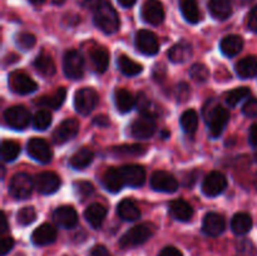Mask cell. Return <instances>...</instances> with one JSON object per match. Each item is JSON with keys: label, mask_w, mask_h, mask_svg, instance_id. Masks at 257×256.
I'll list each match as a JSON object with an SVG mask.
<instances>
[{"label": "cell", "mask_w": 257, "mask_h": 256, "mask_svg": "<svg viewBox=\"0 0 257 256\" xmlns=\"http://www.w3.org/2000/svg\"><path fill=\"white\" fill-rule=\"evenodd\" d=\"M93 20L97 28H99L105 34H114L119 28V18L117 12L107 0H100L97 3L93 13Z\"/></svg>", "instance_id": "1"}, {"label": "cell", "mask_w": 257, "mask_h": 256, "mask_svg": "<svg viewBox=\"0 0 257 256\" xmlns=\"http://www.w3.org/2000/svg\"><path fill=\"white\" fill-rule=\"evenodd\" d=\"M211 108L206 104L203 108V115H205L206 123L208 125L210 136L212 138H218L223 133L226 124L230 119V113L222 105L217 104L213 99H210Z\"/></svg>", "instance_id": "2"}, {"label": "cell", "mask_w": 257, "mask_h": 256, "mask_svg": "<svg viewBox=\"0 0 257 256\" xmlns=\"http://www.w3.org/2000/svg\"><path fill=\"white\" fill-rule=\"evenodd\" d=\"M153 232H155V228L151 223H141L128 230L120 237L119 246L122 248H130L142 245L152 237Z\"/></svg>", "instance_id": "3"}, {"label": "cell", "mask_w": 257, "mask_h": 256, "mask_svg": "<svg viewBox=\"0 0 257 256\" xmlns=\"http://www.w3.org/2000/svg\"><path fill=\"white\" fill-rule=\"evenodd\" d=\"M34 180L28 173H17L13 176L9 185V192L17 200H27L34 188Z\"/></svg>", "instance_id": "4"}, {"label": "cell", "mask_w": 257, "mask_h": 256, "mask_svg": "<svg viewBox=\"0 0 257 256\" xmlns=\"http://www.w3.org/2000/svg\"><path fill=\"white\" fill-rule=\"evenodd\" d=\"M63 69L69 79H80L84 74V58L78 50H68L63 59Z\"/></svg>", "instance_id": "5"}, {"label": "cell", "mask_w": 257, "mask_h": 256, "mask_svg": "<svg viewBox=\"0 0 257 256\" xmlns=\"http://www.w3.org/2000/svg\"><path fill=\"white\" fill-rule=\"evenodd\" d=\"M98 104V93L93 88H82L74 95V107L79 114L88 115Z\"/></svg>", "instance_id": "6"}, {"label": "cell", "mask_w": 257, "mask_h": 256, "mask_svg": "<svg viewBox=\"0 0 257 256\" xmlns=\"http://www.w3.org/2000/svg\"><path fill=\"white\" fill-rule=\"evenodd\" d=\"M30 112L24 105H14L5 110L4 120L10 128L24 130L30 123Z\"/></svg>", "instance_id": "7"}, {"label": "cell", "mask_w": 257, "mask_h": 256, "mask_svg": "<svg viewBox=\"0 0 257 256\" xmlns=\"http://www.w3.org/2000/svg\"><path fill=\"white\" fill-rule=\"evenodd\" d=\"M156 128H157V124L153 115L141 114V117L133 120L131 124V133L133 137L138 140H148L155 135Z\"/></svg>", "instance_id": "8"}, {"label": "cell", "mask_w": 257, "mask_h": 256, "mask_svg": "<svg viewBox=\"0 0 257 256\" xmlns=\"http://www.w3.org/2000/svg\"><path fill=\"white\" fill-rule=\"evenodd\" d=\"M9 87L14 93L27 95L38 89V84L23 72H13L9 74Z\"/></svg>", "instance_id": "9"}, {"label": "cell", "mask_w": 257, "mask_h": 256, "mask_svg": "<svg viewBox=\"0 0 257 256\" xmlns=\"http://www.w3.org/2000/svg\"><path fill=\"white\" fill-rule=\"evenodd\" d=\"M28 155L40 163H49L53 158V151L48 142L43 138L34 137L28 142Z\"/></svg>", "instance_id": "10"}, {"label": "cell", "mask_w": 257, "mask_h": 256, "mask_svg": "<svg viewBox=\"0 0 257 256\" xmlns=\"http://www.w3.org/2000/svg\"><path fill=\"white\" fill-rule=\"evenodd\" d=\"M60 177L54 172H42L38 173L34 178V186L38 190V192L43 195H52L57 192L60 187Z\"/></svg>", "instance_id": "11"}, {"label": "cell", "mask_w": 257, "mask_h": 256, "mask_svg": "<svg viewBox=\"0 0 257 256\" xmlns=\"http://www.w3.org/2000/svg\"><path fill=\"white\" fill-rule=\"evenodd\" d=\"M136 47H137L138 52L142 53V54L148 55H156L160 49V44H158V40L156 38V35L153 34L150 30H140L136 34Z\"/></svg>", "instance_id": "12"}, {"label": "cell", "mask_w": 257, "mask_h": 256, "mask_svg": "<svg viewBox=\"0 0 257 256\" xmlns=\"http://www.w3.org/2000/svg\"><path fill=\"white\" fill-rule=\"evenodd\" d=\"M79 123L77 119H65L53 132V142L55 145H64L78 135Z\"/></svg>", "instance_id": "13"}, {"label": "cell", "mask_w": 257, "mask_h": 256, "mask_svg": "<svg viewBox=\"0 0 257 256\" xmlns=\"http://www.w3.org/2000/svg\"><path fill=\"white\" fill-rule=\"evenodd\" d=\"M141 14L142 19L151 25H160L165 20V9L160 0H146Z\"/></svg>", "instance_id": "14"}, {"label": "cell", "mask_w": 257, "mask_h": 256, "mask_svg": "<svg viewBox=\"0 0 257 256\" xmlns=\"http://www.w3.org/2000/svg\"><path fill=\"white\" fill-rule=\"evenodd\" d=\"M227 187V180L221 172H211L206 176L202 183V191L208 197H216L221 195Z\"/></svg>", "instance_id": "15"}, {"label": "cell", "mask_w": 257, "mask_h": 256, "mask_svg": "<svg viewBox=\"0 0 257 256\" xmlns=\"http://www.w3.org/2000/svg\"><path fill=\"white\" fill-rule=\"evenodd\" d=\"M178 182L171 173L165 171H156L151 177V187L158 192L172 193L178 190Z\"/></svg>", "instance_id": "16"}, {"label": "cell", "mask_w": 257, "mask_h": 256, "mask_svg": "<svg viewBox=\"0 0 257 256\" xmlns=\"http://www.w3.org/2000/svg\"><path fill=\"white\" fill-rule=\"evenodd\" d=\"M123 182L125 186L132 188H138L143 186L146 180V171L140 165H125L119 168Z\"/></svg>", "instance_id": "17"}, {"label": "cell", "mask_w": 257, "mask_h": 256, "mask_svg": "<svg viewBox=\"0 0 257 256\" xmlns=\"http://www.w3.org/2000/svg\"><path fill=\"white\" fill-rule=\"evenodd\" d=\"M53 220L59 227L73 228L78 223V213L72 206H59L53 212Z\"/></svg>", "instance_id": "18"}, {"label": "cell", "mask_w": 257, "mask_h": 256, "mask_svg": "<svg viewBox=\"0 0 257 256\" xmlns=\"http://www.w3.org/2000/svg\"><path fill=\"white\" fill-rule=\"evenodd\" d=\"M225 218L220 213L210 212L203 218L202 231L203 233H206L207 236H211V237H217V236H220L225 231Z\"/></svg>", "instance_id": "19"}, {"label": "cell", "mask_w": 257, "mask_h": 256, "mask_svg": "<svg viewBox=\"0 0 257 256\" xmlns=\"http://www.w3.org/2000/svg\"><path fill=\"white\" fill-rule=\"evenodd\" d=\"M57 240V230L49 223H43L32 233V241L37 246H47Z\"/></svg>", "instance_id": "20"}, {"label": "cell", "mask_w": 257, "mask_h": 256, "mask_svg": "<svg viewBox=\"0 0 257 256\" xmlns=\"http://www.w3.org/2000/svg\"><path fill=\"white\" fill-rule=\"evenodd\" d=\"M192 45L186 40L177 43L173 45L170 50H168V58L172 63L180 64V63H185L192 57Z\"/></svg>", "instance_id": "21"}, {"label": "cell", "mask_w": 257, "mask_h": 256, "mask_svg": "<svg viewBox=\"0 0 257 256\" xmlns=\"http://www.w3.org/2000/svg\"><path fill=\"white\" fill-rule=\"evenodd\" d=\"M243 48V39L240 37V35H227V37L223 38L221 40L220 49L222 52L223 55L228 58L236 57L238 53H241Z\"/></svg>", "instance_id": "22"}, {"label": "cell", "mask_w": 257, "mask_h": 256, "mask_svg": "<svg viewBox=\"0 0 257 256\" xmlns=\"http://www.w3.org/2000/svg\"><path fill=\"white\" fill-rule=\"evenodd\" d=\"M105 216H107V210L100 203H92L84 212V217L87 222L95 230L102 227Z\"/></svg>", "instance_id": "23"}, {"label": "cell", "mask_w": 257, "mask_h": 256, "mask_svg": "<svg viewBox=\"0 0 257 256\" xmlns=\"http://www.w3.org/2000/svg\"><path fill=\"white\" fill-rule=\"evenodd\" d=\"M102 183L105 190L112 193L119 192L123 186H124L120 171L117 170V168H108L105 171L104 176H103Z\"/></svg>", "instance_id": "24"}, {"label": "cell", "mask_w": 257, "mask_h": 256, "mask_svg": "<svg viewBox=\"0 0 257 256\" xmlns=\"http://www.w3.org/2000/svg\"><path fill=\"white\" fill-rule=\"evenodd\" d=\"M208 10L215 19L226 20L232 15V4L231 0H210Z\"/></svg>", "instance_id": "25"}, {"label": "cell", "mask_w": 257, "mask_h": 256, "mask_svg": "<svg viewBox=\"0 0 257 256\" xmlns=\"http://www.w3.org/2000/svg\"><path fill=\"white\" fill-rule=\"evenodd\" d=\"M170 212L177 221L187 222L192 218L193 208L185 200H175L170 203Z\"/></svg>", "instance_id": "26"}, {"label": "cell", "mask_w": 257, "mask_h": 256, "mask_svg": "<svg viewBox=\"0 0 257 256\" xmlns=\"http://www.w3.org/2000/svg\"><path fill=\"white\" fill-rule=\"evenodd\" d=\"M114 103L120 113H128L136 105V98L133 97L130 90L124 89V88H118L114 90Z\"/></svg>", "instance_id": "27"}, {"label": "cell", "mask_w": 257, "mask_h": 256, "mask_svg": "<svg viewBox=\"0 0 257 256\" xmlns=\"http://www.w3.org/2000/svg\"><path fill=\"white\" fill-rule=\"evenodd\" d=\"M236 73L242 79H250L257 74V57L248 55L236 64Z\"/></svg>", "instance_id": "28"}, {"label": "cell", "mask_w": 257, "mask_h": 256, "mask_svg": "<svg viewBox=\"0 0 257 256\" xmlns=\"http://www.w3.org/2000/svg\"><path fill=\"white\" fill-rule=\"evenodd\" d=\"M118 216L124 221H136L141 217V211L138 206L130 198H124L118 203Z\"/></svg>", "instance_id": "29"}, {"label": "cell", "mask_w": 257, "mask_h": 256, "mask_svg": "<svg viewBox=\"0 0 257 256\" xmlns=\"http://www.w3.org/2000/svg\"><path fill=\"white\" fill-rule=\"evenodd\" d=\"M93 158H94L93 151L87 147H82L70 157L69 165L74 170H84L85 167H88L93 162Z\"/></svg>", "instance_id": "30"}, {"label": "cell", "mask_w": 257, "mask_h": 256, "mask_svg": "<svg viewBox=\"0 0 257 256\" xmlns=\"http://www.w3.org/2000/svg\"><path fill=\"white\" fill-rule=\"evenodd\" d=\"M231 228L236 235H246L252 228V218L246 212L236 213L231 220Z\"/></svg>", "instance_id": "31"}, {"label": "cell", "mask_w": 257, "mask_h": 256, "mask_svg": "<svg viewBox=\"0 0 257 256\" xmlns=\"http://www.w3.org/2000/svg\"><path fill=\"white\" fill-rule=\"evenodd\" d=\"M89 55L95 72L104 73L109 64V54H108L107 49L103 47H97L89 53Z\"/></svg>", "instance_id": "32"}, {"label": "cell", "mask_w": 257, "mask_h": 256, "mask_svg": "<svg viewBox=\"0 0 257 256\" xmlns=\"http://www.w3.org/2000/svg\"><path fill=\"white\" fill-rule=\"evenodd\" d=\"M65 97H67V90L65 88L60 87L58 88L57 92L52 95H44L40 99H38L37 104L40 107H47L52 108V109H58V108L62 107V104L64 103Z\"/></svg>", "instance_id": "33"}, {"label": "cell", "mask_w": 257, "mask_h": 256, "mask_svg": "<svg viewBox=\"0 0 257 256\" xmlns=\"http://www.w3.org/2000/svg\"><path fill=\"white\" fill-rule=\"evenodd\" d=\"M34 68L39 74L44 77H52L55 74L54 60L47 53H40L34 60Z\"/></svg>", "instance_id": "34"}, {"label": "cell", "mask_w": 257, "mask_h": 256, "mask_svg": "<svg viewBox=\"0 0 257 256\" xmlns=\"http://www.w3.org/2000/svg\"><path fill=\"white\" fill-rule=\"evenodd\" d=\"M180 9L183 18L191 24L200 22V9L196 0H180Z\"/></svg>", "instance_id": "35"}, {"label": "cell", "mask_w": 257, "mask_h": 256, "mask_svg": "<svg viewBox=\"0 0 257 256\" xmlns=\"http://www.w3.org/2000/svg\"><path fill=\"white\" fill-rule=\"evenodd\" d=\"M117 64L120 72H122L124 75H127V77H136V75L141 74L143 70V67L140 64V63L132 60L125 54H122L118 57Z\"/></svg>", "instance_id": "36"}, {"label": "cell", "mask_w": 257, "mask_h": 256, "mask_svg": "<svg viewBox=\"0 0 257 256\" xmlns=\"http://www.w3.org/2000/svg\"><path fill=\"white\" fill-rule=\"evenodd\" d=\"M181 125H182L183 131L188 135H193L197 131L198 127V115L195 109H188L182 113L181 115Z\"/></svg>", "instance_id": "37"}, {"label": "cell", "mask_w": 257, "mask_h": 256, "mask_svg": "<svg viewBox=\"0 0 257 256\" xmlns=\"http://www.w3.org/2000/svg\"><path fill=\"white\" fill-rule=\"evenodd\" d=\"M52 114H50L49 110L47 109H40L33 117V127L38 131H45L47 128L50 127L52 124Z\"/></svg>", "instance_id": "38"}, {"label": "cell", "mask_w": 257, "mask_h": 256, "mask_svg": "<svg viewBox=\"0 0 257 256\" xmlns=\"http://www.w3.org/2000/svg\"><path fill=\"white\" fill-rule=\"evenodd\" d=\"M20 146L14 141H3L2 143V158L5 162H12L19 156Z\"/></svg>", "instance_id": "39"}, {"label": "cell", "mask_w": 257, "mask_h": 256, "mask_svg": "<svg viewBox=\"0 0 257 256\" xmlns=\"http://www.w3.org/2000/svg\"><path fill=\"white\" fill-rule=\"evenodd\" d=\"M248 95H250V89H248L247 87H238L226 94V103H227L231 108H233L236 107L241 100L245 99L246 97H248Z\"/></svg>", "instance_id": "40"}, {"label": "cell", "mask_w": 257, "mask_h": 256, "mask_svg": "<svg viewBox=\"0 0 257 256\" xmlns=\"http://www.w3.org/2000/svg\"><path fill=\"white\" fill-rule=\"evenodd\" d=\"M145 152L146 147L141 145H123L112 150V153L114 156H140Z\"/></svg>", "instance_id": "41"}, {"label": "cell", "mask_w": 257, "mask_h": 256, "mask_svg": "<svg viewBox=\"0 0 257 256\" xmlns=\"http://www.w3.org/2000/svg\"><path fill=\"white\" fill-rule=\"evenodd\" d=\"M17 220L18 223H20L22 226H28L37 220V212H35L34 207L27 206V207L20 208V211L17 215Z\"/></svg>", "instance_id": "42"}, {"label": "cell", "mask_w": 257, "mask_h": 256, "mask_svg": "<svg viewBox=\"0 0 257 256\" xmlns=\"http://www.w3.org/2000/svg\"><path fill=\"white\" fill-rule=\"evenodd\" d=\"M190 75L193 80L198 83L206 82L208 79V75H210V72H208L207 67L205 64H201V63H195V64L191 67L190 69Z\"/></svg>", "instance_id": "43"}, {"label": "cell", "mask_w": 257, "mask_h": 256, "mask_svg": "<svg viewBox=\"0 0 257 256\" xmlns=\"http://www.w3.org/2000/svg\"><path fill=\"white\" fill-rule=\"evenodd\" d=\"M37 43V39L33 34L30 33H20L15 37V44L18 45V48L23 50H30Z\"/></svg>", "instance_id": "44"}, {"label": "cell", "mask_w": 257, "mask_h": 256, "mask_svg": "<svg viewBox=\"0 0 257 256\" xmlns=\"http://www.w3.org/2000/svg\"><path fill=\"white\" fill-rule=\"evenodd\" d=\"M136 105H137L138 110H140L142 114L153 115V104L152 102H151L150 98H148L145 93H138L137 98H136ZM153 117H155V115H153Z\"/></svg>", "instance_id": "45"}, {"label": "cell", "mask_w": 257, "mask_h": 256, "mask_svg": "<svg viewBox=\"0 0 257 256\" xmlns=\"http://www.w3.org/2000/svg\"><path fill=\"white\" fill-rule=\"evenodd\" d=\"M74 191L78 197L85 200L94 192V188H93L92 183L88 182V181H77V182H74Z\"/></svg>", "instance_id": "46"}, {"label": "cell", "mask_w": 257, "mask_h": 256, "mask_svg": "<svg viewBox=\"0 0 257 256\" xmlns=\"http://www.w3.org/2000/svg\"><path fill=\"white\" fill-rule=\"evenodd\" d=\"M242 113L248 118H257V99L250 98L247 102L243 104Z\"/></svg>", "instance_id": "47"}, {"label": "cell", "mask_w": 257, "mask_h": 256, "mask_svg": "<svg viewBox=\"0 0 257 256\" xmlns=\"http://www.w3.org/2000/svg\"><path fill=\"white\" fill-rule=\"evenodd\" d=\"M190 94L191 90L187 83H181L176 88V98H177L178 102H185V100H187Z\"/></svg>", "instance_id": "48"}, {"label": "cell", "mask_w": 257, "mask_h": 256, "mask_svg": "<svg viewBox=\"0 0 257 256\" xmlns=\"http://www.w3.org/2000/svg\"><path fill=\"white\" fill-rule=\"evenodd\" d=\"M14 247V240L12 237H3L0 241V255L5 256Z\"/></svg>", "instance_id": "49"}, {"label": "cell", "mask_w": 257, "mask_h": 256, "mask_svg": "<svg viewBox=\"0 0 257 256\" xmlns=\"http://www.w3.org/2000/svg\"><path fill=\"white\" fill-rule=\"evenodd\" d=\"M247 25L248 29L252 30L253 33H257V7L253 8L250 12V14H248Z\"/></svg>", "instance_id": "50"}, {"label": "cell", "mask_w": 257, "mask_h": 256, "mask_svg": "<svg viewBox=\"0 0 257 256\" xmlns=\"http://www.w3.org/2000/svg\"><path fill=\"white\" fill-rule=\"evenodd\" d=\"M89 256H112L109 251L107 250V247L103 245H95L94 247L90 250Z\"/></svg>", "instance_id": "51"}, {"label": "cell", "mask_w": 257, "mask_h": 256, "mask_svg": "<svg viewBox=\"0 0 257 256\" xmlns=\"http://www.w3.org/2000/svg\"><path fill=\"white\" fill-rule=\"evenodd\" d=\"M158 256H183V255L178 248L173 247V246H167V247H165L162 251H161Z\"/></svg>", "instance_id": "52"}, {"label": "cell", "mask_w": 257, "mask_h": 256, "mask_svg": "<svg viewBox=\"0 0 257 256\" xmlns=\"http://www.w3.org/2000/svg\"><path fill=\"white\" fill-rule=\"evenodd\" d=\"M248 142L252 147H257V123L250 127V133H248Z\"/></svg>", "instance_id": "53"}, {"label": "cell", "mask_w": 257, "mask_h": 256, "mask_svg": "<svg viewBox=\"0 0 257 256\" xmlns=\"http://www.w3.org/2000/svg\"><path fill=\"white\" fill-rule=\"evenodd\" d=\"M93 122H94V124L100 125V127H107V125H109V119L105 115H97Z\"/></svg>", "instance_id": "54"}, {"label": "cell", "mask_w": 257, "mask_h": 256, "mask_svg": "<svg viewBox=\"0 0 257 256\" xmlns=\"http://www.w3.org/2000/svg\"><path fill=\"white\" fill-rule=\"evenodd\" d=\"M117 2H118V4L123 8H132L133 5L136 4V2H137V0H117Z\"/></svg>", "instance_id": "55"}, {"label": "cell", "mask_w": 257, "mask_h": 256, "mask_svg": "<svg viewBox=\"0 0 257 256\" xmlns=\"http://www.w3.org/2000/svg\"><path fill=\"white\" fill-rule=\"evenodd\" d=\"M0 228H2V233L7 232L8 231V221H7V216H5L4 212L2 213V226H0Z\"/></svg>", "instance_id": "56"}, {"label": "cell", "mask_w": 257, "mask_h": 256, "mask_svg": "<svg viewBox=\"0 0 257 256\" xmlns=\"http://www.w3.org/2000/svg\"><path fill=\"white\" fill-rule=\"evenodd\" d=\"M78 3H79V5H82L83 8H88L94 3V0H78Z\"/></svg>", "instance_id": "57"}, {"label": "cell", "mask_w": 257, "mask_h": 256, "mask_svg": "<svg viewBox=\"0 0 257 256\" xmlns=\"http://www.w3.org/2000/svg\"><path fill=\"white\" fill-rule=\"evenodd\" d=\"M29 2L34 5H42L45 0H29Z\"/></svg>", "instance_id": "58"}, {"label": "cell", "mask_w": 257, "mask_h": 256, "mask_svg": "<svg viewBox=\"0 0 257 256\" xmlns=\"http://www.w3.org/2000/svg\"><path fill=\"white\" fill-rule=\"evenodd\" d=\"M64 2L65 0H53V3H54L55 5H62Z\"/></svg>", "instance_id": "59"}, {"label": "cell", "mask_w": 257, "mask_h": 256, "mask_svg": "<svg viewBox=\"0 0 257 256\" xmlns=\"http://www.w3.org/2000/svg\"><path fill=\"white\" fill-rule=\"evenodd\" d=\"M255 158H256V161H257V153H256V156H255Z\"/></svg>", "instance_id": "60"}]
</instances>
